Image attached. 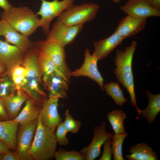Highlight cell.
Masks as SVG:
<instances>
[{"label":"cell","mask_w":160,"mask_h":160,"mask_svg":"<svg viewBox=\"0 0 160 160\" xmlns=\"http://www.w3.org/2000/svg\"><path fill=\"white\" fill-rule=\"evenodd\" d=\"M137 44V41H133L124 51L116 50L114 60L116 68L113 72L119 82L127 89L130 95L131 104L136 107L138 114L141 116V110L138 108L137 104L132 69L133 55Z\"/></svg>","instance_id":"obj_1"},{"label":"cell","mask_w":160,"mask_h":160,"mask_svg":"<svg viewBox=\"0 0 160 160\" xmlns=\"http://www.w3.org/2000/svg\"><path fill=\"white\" fill-rule=\"evenodd\" d=\"M29 49L22 62L27 74L26 83L22 90L33 102L42 106L47 99L41 86L42 78L38 63L39 52L37 49Z\"/></svg>","instance_id":"obj_2"},{"label":"cell","mask_w":160,"mask_h":160,"mask_svg":"<svg viewBox=\"0 0 160 160\" xmlns=\"http://www.w3.org/2000/svg\"><path fill=\"white\" fill-rule=\"evenodd\" d=\"M1 19L6 21L18 32L28 37L40 26L37 15L27 7L12 6L4 11Z\"/></svg>","instance_id":"obj_3"},{"label":"cell","mask_w":160,"mask_h":160,"mask_svg":"<svg viewBox=\"0 0 160 160\" xmlns=\"http://www.w3.org/2000/svg\"><path fill=\"white\" fill-rule=\"evenodd\" d=\"M38 122L30 150L33 160H49L54 158L57 141L54 132Z\"/></svg>","instance_id":"obj_4"},{"label":"cell","mask_w":160,"mask_h":160,"mask_svg":"<svg viewBox=\"0 0 160 160\" xmlns=\"http://www.w3.org/2000/svg\"><path fill=\"white\" fill-rule=\"evenodd\" d=\"M100 8V5L95 3L73 4L61 13L57 19L69 25H83L95 18Z\"/></svg>","instance_id":"obj_5"},{"label":"cell","mask_w":160,"mask_h":160,"mask_svg":"<svg viewBox=\"0 0 160 160\" xmlns=\"http://www.w3.org/2000/svg\"><path fill=\"white\" fill-rule=\"evenodd\" d=\"M39 52L47 56L54 63L58 70L69 83L71 71L66 62V54L63 47L55 42L42 40L37 42Z\"/></svg>","instance_id":"obj_6"},{"label":"cell","mask_w":160,"mask_h":160,"mask_svg":"<svg viewBox=\"0 0 160 160\" xmlns=\"http://www.w3.org/2000/svg\"><path fill=\"white\" fill-rule=\"evenodd\" d=\"M75 0H53L49 1L41 0L39 11L36 13L41 16V27L44 33L47 35L50 30V23L53 19L74 4Z\"/></svg>","instance_id":"obj_7"},{"label":"cell","mask_w":160,"mask_h":160,"mask_svg":"<svg viewBox=\"0 0 160 160\" xmlns=\"http://www.w3.org/2000/svg\"><path fill=\"white\" fill-rule=\"evenodd\" d=\"M83 28V25H69L57 19L46 40L55 42L64 47L73 42Z\"/></svg>","instance_id":"obj_8"},{"label":"cell","mask_w":160,"mask_h":160,"mask_svg":"<svg viewBox=\"0 0 160 160\" xmlns=\"http://www.w3.org/2000/svg\"><path fill=\"white\" fill-rule=\"evenodd\" d=\"M38 122V118L20 126L16 135L17 149L21 160H33L30 150Z\"/></svg>","instance_id":"obj_9"},{"label":"cell","mask_w":160,"mask_h":160,"mask_svg":"<svg viewBox=\"0 0 160 160\" xmlns=\"http://www.w3.org/2000/svg\"><path fill=\"white\" fill-rule=\"evenodd\" d=\"M84 55L83 64L79 69L71 71V76L88 77L97 83L103 90L104 80L98 69L97 63L98 60L93 54H91L88 48L85 49Z\"/></svg>","instance_id":"obj_10"},{"label":"cell","mask_w":160,"mask_h":160,"mask_svg":"<svg viewBox=\"0 0 160 160\" xmlns=\"http://www.w3.org/2000/svg\"><path fill=\"white\" fill-rule=\"evenodd\" d=\"M105 127L104 121L100 126L95 127L93 137L90 144L80 151L86 160H94L97 158L100 154L101 148L104 143L114 135L113 133L107 132Z\"/></svg>","instance_id":"obj_11"},{"label":"cell","mask_w":160,"mask_h":160,"mask_svg":"<svg viewBox=\"0 0 160 160\" xmlns=\"http://www.w3.org/2000/svg\"><path fill=\"white\" fill-rule=\"evenodd\" d=\"M119 9L127 15L139 18L160 16V10L153 7L147 0H128Z\"/></svg>","instance_id":"obj_12"},{"label":"cell","mask_w":160,"mask_h":160,"mask_svg":"<svg viewBox=\"0 0 160 160\" xmlns=\"http://www.w3.org/2000/svg\"><path fill=\"white\" fill-rule=\"evenodd\" d=\"M58 100L49 97L42 105L38 117L42 124L53 132L62 122L58 111Z\"/></svg>","instance_id":"obj_13"},{"label":"cell","mask_w":160,"mask_h":160,"mask_svg":"<svg viewBox=\"0 0 160 160\" xmlns=\"http://www.w3.org/2000/svg\"><path fill=\"white\" fill-rule=\"evenodd\" d=\"M0 36H4L6 42L16 46L23 53L32 46L28 37L17 31L2 19L0 20Z\"/></svg>","instance_id":"obj_14"},{"label":"cell","mask_w":160,"mask_h":160,"mask_svg":"<svg viewBox=\"0 0 160 160\" xmlns=\"http://www.w3.org/2000/svg\"><path fill=\"white\" fill-rule=\"evenodd\" d=\"M23 53L16 46L0 39V62L8 71L22 63Z\"/></svg>","instance_id":"obj_15"},{"label":"cell","mask_w":160,"mask_h":160,"mask_svg":"<svg viewBox=\"0 0 160 160\" xmlns=\"http://www.w3.org/2000/svg\"><path fill=\"white\" fill-rule=\"evenodd\" d=\"M146 19L127 15L119 21L115 32L125 39L134 36L144 29Z\"/></svg>","instance_id":"obj_16"},{"label":"cell","mask_w":160,"mask_h":160,"mask_svg":"<svg viewBox=\"0 0 160 160\" xmlns=\"http://www.w3.org/2000/svg\"><path fill=\"white\" fill-rule=\"evenodd\" d=\"M47 90L49 97L65 99L67 97L68 83L61 74L55 73L49 76L43 83Z\"/></svg>","instance_id":"obj_17"},{"label":"cell","mask_w":160,"mask_h":160,"mask_svg":"<svg viewBox=\"0 0 160 160\" xmlns=\"http://www.w3.org/2000/svg\"><path fill=\"white\" fill-rule=\"evenodd\" d=\"M125 39L114 32L108 37L94 41V50L93 53L98 60L103 59L118 46L121 45Z\"/></svg>","instance_id":"obj_18"},{"label":"cell","mask_w":160,"mask_h":160,"mask_svg":"<svg viewBox=\"0 0 160 160\" xmlns=\"http://www.w3.org/2000/svg\"><path fill=\"white\" fill-rule=\"evenodd\" d=\"M29 98L28 95L22 90H16L3 98L9 120H14L17 116L22 105Z\"/></svg>","instance_id":"obj_19"},{"label":"cell","mask_w":160,"mask_h":160,"mask_svg":"<svg viewBox=\"0 0 160 160\" xmlns=\"http://www.w3.org/2000/svg\"><path fill=\"white\" fill-rule=\"evenodd\" d=\"M19 124L13 120L0 121V140L9 148L16 151V135Z\"/></svg>","instance_id":"obj_20"},{"label":"cell","mask_w":160,"mask_h":160,"mask_svg":"<svg viewBox=\"0 0 160 160\" xmlns=\"http://www.w3.org/2000/svg\"><path fill=\"white\" fill-rule=\"evenodd\" d=\"M130 154L126 155L129 160H157L158 156L146 143H141L132 146L129 150Z\"/></svg>","instance_id":"obj_21"},{"label":"cell","mask_w":160,"mask_h":160,"mask_svg":"<svg viewBox=\"0 0 160 160\" xmlns=\"http://www.w3.org/2000/svg\"><path fill=\"white\" fill-rule=\"evenodd\" d=\"M39 106L28 99L23 109L13 120L21 126L37 119L41 108Z\"/></svg>","instance_id":"obj_22"},{"label":"cell","mask_w":160,"mask_h":160,"mask_svg":"<svg viewBox=\"0 0 160 160\" xmlns=\"http://www.w3.org/2000/svg\"><path fill=\"white\" fill-rule=\"evenodd\" d=\"M148 98L149 102L147 107L141 110V116L145 118L148 123L151 124L160 111V94L154 95L150 91L146 92Z\"/></svg>","instance_id":"obj_23"},{"label":"cell","mask_w":160,"mask_h":160,"mask_svg":"<svg viewBox=\"0 0 160 160\" xmlns=\"http://www.w3.org/2000/svg\"><path fill=\"white\" fill-rule=\"evenodd\" d=\"M38 63L43 83L49 76L55 73H59L64 76L53 62L47 56L39 52Z\"/></svg>","instance_id":"obj_24"},{"label":"cell","mask_w":160,"mask_h":160,"mask_svg":"<svg viewBox=\"0 0 160 160\" xmlns=\"http://www.w3.org/2000/svg\"><path fill=\"white\" fill-rule=\"evenodd\" d=\"M126 118V115L121 110L115 109L108 113L107 118L114 134L126 133L124 126V120Z\"/></svg>","instance_id":"obj_25"},{"label":"cell","mask_w":160,"mask_h":160,"mask_svg":"<svg viewBox=\"0 0 160 160\" xmlns=\"http://www.w3.org/2000/svg\"><path fill=\"white\" fill-rule=\"evenodd\" d=\"M103 87L106 93L113 99L117 105L122 106L127 102L118 82L111 81L104 84Z\"/></svg>","instance_id":"obj_26"},{"label":"cell","mask_w":160,"mask_h":160,"mask_svg":"<svg viewBox=\"0 0 160 160\" xmlns=\"http://www.w3.org/2000/svg\"><path fill=\"white\" fill-rule=\"evenodd\" d=\"M17 90H22L26 83L27 71L24 66L17 65L8 71Z\"/></svg>","instance_id":"obj_27"},{"label":"cell","mask_w":160,"mask_h":160,"mask_svg":"<svg viewBox=\"0 0 160 160\" xmlns=\"http://www.w3.org/2000/svg\"><path fill=\"white\" fill-rule=\"evenodd\" d=\"M126 133L114 134L111 138L112 140L111 149L114 160H124L122 155V147L124 141L128 135Z\"/></svg>","instance_id":"obj_28"},{"label":"cell","mask_w":160,"mask_h":160,"mask_svg":"<svg viewBox=\"0 0 160 160\" xmlns=\"http://www.w3.org/2000/svg\"><path fill=\"white\" fill-rule=\"evenodd\" d=\"M15 86L10 76L0 77V97L3 98L13 93L16 90Z\"/></svg>","instance_id":"obj_29"},{"label":"cell","mask_w":160,"mask_h":160,"mask_svg":"<svg viewBox=\"0 0 160 160\" xmlns=\"http://www.w3.org/2000/svg\"><path fill=\"white\" fill-rule=\"evenodd\" d=\"M54 157L56 160H84L85 157L80 151H68L63 149L56 151Z\"/></svg>","instance_id":"obj_30"},{"label":"cell","mask_w":160,"mask_h":160,"mask_svg":"<svg viewBox=\"0 0 160 160\" xmlns=\"http://www.w3.org/2000/svg\"><path fill=\"white\" fill-rule=\"evenodd\" d=\"M65 119L63 124L68 132L73 133L79 131L81 125V122L75 120L70 114L69 110H67L64 113Z\"/></svg>","instance_id":"obj_31"},{"label":"cell","mask_w":160,"mask_h":160,"mask_svg":"<svg viewBox=\"0 0 160 160\" xmlns=\"http://www.w3.org/2000/svg\"><path fill=\"white\" fill-rule=\"evenodd\" d=\"M55 135L57 142L60 146H65L68 144L69 140L67 138V134L68 132L63 122L57 127Z\"/></svg>","instance_id":"obj_32"},{"label":"cell","mask_w":160,"mask_h":160,"mask_svg":"<svg viewBox=\"0 0 160 160\" xmlns=\"http://www.w3.org/2000/svg\"><path fill=\"white\" fill-rule=\"evenodd\" d=\"M112 140L111 138L107 140L103 143V150L99 160H111L112 153L111 149Z\"/></svg>","instance_id":"obj_33"},{"label":"cell","mask_w":160,"mask_h":160,"mask_svg":"<svg viewBox=\"0 0 160 160\" xmlns=\"http://www.w3.org/2000/svg\"><path fill=\"white\" fill-rule=\"evenodd\" d=\"M1 160H21L18 153L16 151H9L3 154Z\"/></svg>","instance_id":"obj_34"},{"label":"cell","mask_w":160,"mask_h":160,"mask_svg":"<svg viewBox=\"0 0 160 160\" xmlns=\"http://www.w3.org/2000/svg\"><path fill=\"white\" fill-rule=\"evenodd\" d=\"M9 120L3 98L0 97V121Z\"/></svg>","instance_id":"obj_35"},{"label":"cell","mask_w":160,"mask_h":160,"mask_svg":"<svg viewBox=\"0 0 160 160\" xmlns=\"http://www.w3.org/2000/svg\"><path fill=\"white\" fill-rule=\"evenodd\" d=\"M12 6L7 0H0V7L4 11L9 10Z\"/></svg>","instance_id":"obj_36"},{"label":"cell","mask_w":160,"mask_h":160,"mask_svg":"<svg viewBox=\"0 0 160 160\" xmlns=\"http://www.w3.org/2000/svg\"><path fill=\"white\" fill-rule=\"evenodd\" d=\"M151 6L153 8L160 10V0H147Z\"/></svg>","instance_id":"obj_37"},{"label":"cell","mask_w":160,"mask_h":160,"mask_svg":"<svg viewBox=\"0 0 160 160\" xmlns=\"http://www.w3.org/2000/svg\"><path fill=\"white\" fill-rule=\"evenodd\" d=\"M9 149L6 145L0 140V153L4 154L9 150Z\"/></svg>","instance_id":"obj_38"},{"label":"cell","mask_w":160,"mask_h":160,"mask_svg":"<svg viewBox=\"0 0 160 160\" xmlns=\"http://www.w3.org/2000/svg\"><path fill=\"white\" fill-rule=\"evenodd\" d=\"M6 68L0 62V75L5 72Z\"/></svg>","instance_id":"obj_39"},{"label":"cell","mask_w":160,"mask_h":160,"mask_svg":"<svg viewBox=\"0 0 160 160\" xmlns=\"http://www.w3.org/2000/svg\"><path fill=\"white\" fill-rule=\"evenodd\" d=\"M122 0H113V1L115 3L117 4Z\"/></svg>","instance_id":"obj_40"},{"label":"cell","mask_w":160,"mask_h":160,"mask_svg":"<svg viewBox=\"0 0 160 160\" xmlns=\"http://www.w3.org/2000/svg\"><path fill=\"white\" fill-rule=\"evenodd\" d=\"M3 154L0 153V160H2Z\"/></svg>","instance_id":"obj_41"}]
</instances>
